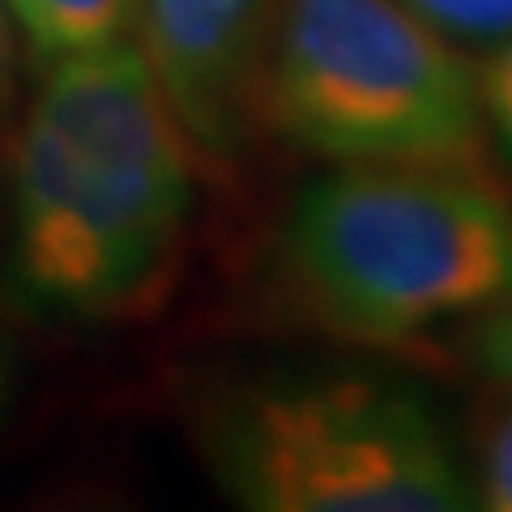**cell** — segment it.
I'll list each match as a JSON object with an SVG mask.
<instances>
[{
	"instance_id": "cell-1",
	"label": "cell",
	"mask_w": 512,
	"mask_h": 512,
	"mask_svg": "<svg viewBox=\"0 0 512 512\" xmlns=\"http://www.w3.org/2000/svg\"><path fill=\"white\" fill-rule=\"evenodd\" d=\"M201 158L133 39L47 64L13 133V274L77 320L141 312L167 282Z\"/></svg>"
},
{
	"instance_id": "cell-2",
	"label": "cell",
	"mask_w": 512,
	"mask_h": 512,
	"mask_svg": "<svg viewBox=\"0 0 512 512\" xmlns=\"http://www.w3.org/2000/svg\"><path fill=\"white\" fill-rule=\"evenodd\" d=\"M299 308L355 346H397L512 291V201L483 171L346 163L282 235Z\"/></svg>"
},
{
	"instance_id": "cell-3",
	"label": "cell",
	"mask_w": 512,
	"mask_h": 512,
	"mask_svg": "<svg viewBox=\"0 0 512 512\" xmlns=\"http://www.w3.org/2000/svg\"><path fill=\"white\" fill-rule=\"evenodd\" d=\"M256 120L325 163L483 171L474 60L402 0H282Z\"/></svg>"
},
{
	"instance_id": "cell-4",
	"label": "cell",
	"mask_w": 512,
	"mask_h": 512,
	"mask_svg": "<svg viewBox=\"0 0 512 512\" xmlns=\"http://www.w3.org/2000/svg\"><path fill=\"white\" fill-rule=\"evenodd\" d=\"M222 487L256 512H453L470 483L440 419L393 384L342 376L248 389L214 427Z\"/></svg>"
},
{
	"instance_id": "cell-5",
	"label": "cell",
	"mask_w": 512,
	"mask_h": 512,
	"mask_svg": "<svg viewBox=\"0 0 512 512\" xmlns=\"http://www.w3.org/2000/svg\"><path fill=\"white\" fill-rule=\"evenodd\" d=\"M282 0H137L128 39L197 158H231L256 120Z\"/></svg>"
},
{
	"instance_id": "cell-6",
	"label": "cell",
	"mask_w": 512,
	"mask_h": 512,
	"mask_svg": "<svg viewBox=\"0 0 512 512\" xmlns=\"http://www.w3.org/2000/svg\"><path fill=\"white\" fill-rule=\"evenodd\" d=\"M13 30L43 64L120 43L133 30L137 0H5Z\"/></svg>"
},
{
	"instance_id": "cell-7",
	"label": "cell",
	"mask_w": 512,
	"mask_h": 512,
	"mask_svg": "<svg viewBox=\"0 0 512 512\" xmlns=\"http://www.w3.org/2000/svg\"><path fill=\"white\" fill-rule=\"evenodd\" d=\"M402 5L461 52L466 47L487 52L512 35V0H402Z\"/></svg>"
},
{
	"instance_id": "cell-8",
	"label": "cell",
	"mask_w": 512,
	"mask_h": 512,
	"mask_svg": "<svg viewBox=\"0 0 512 512\" xmlns=\"http://www.w3.org/2000/svg\"><path fill=\"white\" fill-rule=\"evenodd\" d=\"M474 474L478 504L491 512H512V389H500V397L478 414Z\"/></svg>"
},
{
	"instance_id": "cell-9",
	"label": "cell",
	"mask_w": 512,
	"mask_h": 512,
	"mask_svg": "<svg viewBox=\"0 0 512 512\" xmlns=\"http://www.w3.org/2000/svg\"><path fill=\"white\" fill-rule=\"evenodd\" d=\"M474 77H478V107H483L487 137L512 163V35L487 47V60L474 64Z\"/></svg>"
},
{
	"instance_id": "cell-10",
	"label": "cell",
	"mask_w": 512,
	"mask_h": 512,
	"mask_svg": "<svg viewBox=\"0 0 512 512\" xmlns=\"http://www.w3.org/2000/svg\"><path fill=\"white\" fill-rule=\"evenodd\" d=\"M470 359L483 367L500 389H512V291L474 312Z\"/></svg>"
},
{
	"instance_id": "cell-11",
	"label": "cell",
	"mask_w": 512,
	"mask_h": 512,
	"mask_svg": "<svg viewBox=\"0 0 512 512\" xmlns=\"http://www.w3.org/2000/svg\"><path fill=\"white\" fill-rule=\"evenodd\" d=\"M13 82V22H9V5L0 0V103L9 94Z\"/></svg>"
},
{
	"instance_id": "cell-12",
	"label": "cell",
	"mask_w": 512,
	"mask_h": 512,
	"mask_svg": "<svg viewBox=\"0 0 512 512\" xmlns=\"http://www.w3.org/2000/svg\"><path fill=\"white\" fill-rule=\"evenodd\" d=\"M0 389H5V376H0Z\"/></svg>"
}]
</instances>
